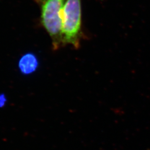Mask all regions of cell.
I'll return each mask as SVG.
<instances>
[{"label": "cell", "instance_id": "cell-1", "mask_svg": "<svg viewBox=\"0 0 150 150\" xmlns=\"http://www.w3.org/2000/svg\"><path fill=\"white\" fill-rule=\"evenodd\" d=\"M82 22V0H66L62 10V47L80 48L85 36Z\"/></svg>", "mask_w": 150, "mask_h": 150}, {"label": "cell", "instance_id": "cell-2", "mask_svg": "<svg viewBox=\"0 0 150 150\" xmlns=\"http://www.w3.org/2000/svg\"><path fill=\"white\" fill-rule=\"evenodd\" d=\"M40 9V22L51 40L52 49L62 47V10L66 0H34Z\"/></svg>", "mask_w": 150, "mask_h": 150}, {"label": "cell", "instance_id": "cell-3", "mask_svg": "<svg viewBox=\"0 0 150 150\" xmlns=\"http://www.w3.org/2000/svg\"><path fill=\"white\" fill-rule=\"evenodd\" d=\"M18 66L23 74L28 75L32 74L37 70L38 66V58L33 54H26L20 60Z\"/></svg>", "mask_w": 150, "mask_h": 150}]
</instances>
